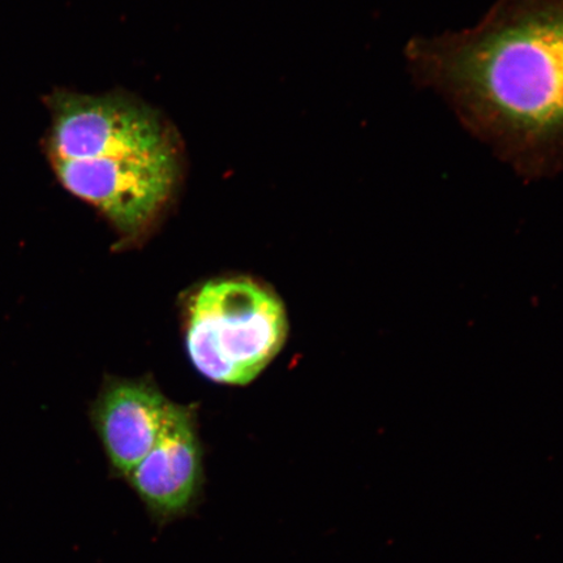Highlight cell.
<instances>
[{
    "label": "cell",
    "instance_id": "1",
    "mask_svg": "<svg viewBox=\"0 0 563 563\" xmlns=\"http://www.w3.org/2000/svg\"><path fill=\"white\" fill-rule=\"evenodd\" d=\"M405 58L520 178L563 173V0H497L467 30L408 41Z\"/></svg>",
    "mask_w": 563,
    "mask_h": 563
},
{
    "label": "cell",
    "instance_id": "2",
    "mask_svg": "<svg viewBox=\"0 0 563 563\" xmlns=\"http://www.w3.org/2000/svg\"><path fill=\"white\" fill-rule=\"evenodd\" d=\"M52 151L62 185L100 210L125 241L157 223L183 178L178 132L129 95L59 96Z\"/></svg>",
    "mask_w": 563,
    "mask_h": 563
},
{
    "label": "cell",
    "instance_id": "3",
    "mask_svg": "<svg viewBox=\"0 0 563 563\" xmlns=\"http://www.w3.org/2000/svg\"><path fill=\"white\" fill-rule=\"evenodd\" d=\"M287 330L284 305L251 279L209 280L189 300L188 355L217 384L252 383L284 347Z\"/></svg>",
    "mask_w": 563,
    "mask_h": 563
},
{
    "label": "cell",
    "instance_id": "4",
    "mask_svg": "<svg viewBox=\"0 0 563 563\" xmlns=\"http://www.w3.org/2000/svg\"><path fill=\"white\" fill-rule=\"evenodd\" d=\"M126 477L157 516H178L191 506L200 490L202 460L188 408L173 404L156 445Z\"/></svg>",
    "mask_w": 563,
    "mask_h": 563
},
{
    "label": "cell",
    "instance_id": "5",
    "mask_svg": "<svg viewBox=\"0 0 563 563\" xmlns=\"http://www.w3.org/2000/svg\"><path fill=\"white\" fill-rule=\"evenodd\" d=\"M172 407L164 394L146 383L104 387L93 408V421L118 474L129 476L156 445Z\"/></svg>",
    "mask_w": 563,
    "mask_h": 563
}]
</instances>
